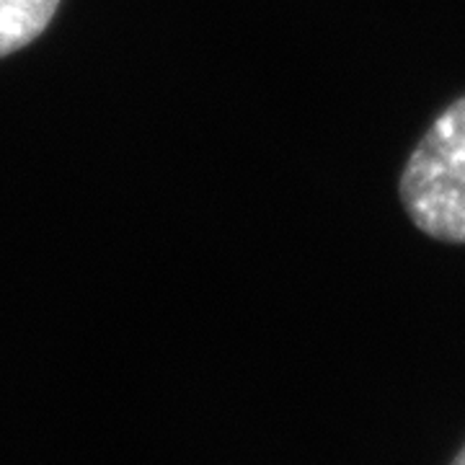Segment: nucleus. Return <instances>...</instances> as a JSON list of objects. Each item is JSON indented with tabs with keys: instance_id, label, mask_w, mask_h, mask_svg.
I'll use <instances>...</instances> for the list:
<instances>
[{
	"instance_id": "obj_1",
	"label": "nucleus",
	"mask_w": 465,
	"mask_h": 465,
	"mask_svg": "<svg viewBox=\"0 0 465 465\" xmlns=\"http://www.w3.org/2000/svg\"><path fill=\"white\" fill-rule=\"evenodd\" d=\"M401 202L424 235L465 243V96L434 119L409 155Z\"/></svg>"
},
{
	"instance_id": "obj_2",
	"label": "nucleus",
	"mask_w": 465,
	"mask_h": 465,
	"mask_svg": "<svg viewBox=\"0 0 465 465\" xmlns=\"http://www.w3.org/2000/svg\"><path fill=\"white\" fill-rule=\"evenodd\" d=\"M57 8L60 0H0V57L32 45Z\"/></svg>"
},
{
	"instance_id": "obj_3",
	"label": "nucleus",
	"mask_w": 465,
	"mask_h": 465,
	"mask_svg": "<svg viewBox=\"0 0 465 465\" xmlns=\"http://www.w3.org/2000/svg\"><path fill=\"white\" fill-rule=\"evenodd\" d=\"M450 465H465V445L455 452V458L450 460Z\"/></svg>"
}]
</instances>
